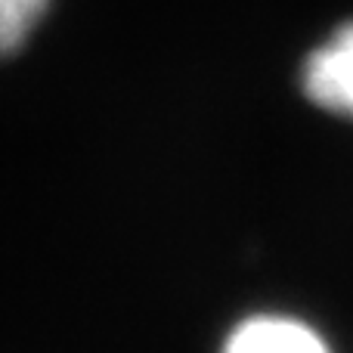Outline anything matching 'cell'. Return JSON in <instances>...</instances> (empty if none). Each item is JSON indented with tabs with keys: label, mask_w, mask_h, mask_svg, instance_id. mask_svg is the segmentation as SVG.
Instances as JSON below:
<instances>
[{
	"label": "cell",
	"mask_w": 353,
	"mask_h": 353,
	"mask_svg": "<svg viewBox=\"0 0 353 353\" xmlns=\"http://www.w3.org/2000/svg\"><path fill=\"white\" fill-rule=\"evenodd\" d=\"M301 84L319 109L353 118V22L341 25L329 43L307 56Z\"/></svg>",
	"instance_id": "1"
},
{
	"label": "cell",
	"mask_w": 353,
	"mask_h": 353,
	"mask_svg": "<svg viewBox=\"0 0 353 353\" xmlns=\"http://www.w3.org/2000/svg\"><path fill=\"white\" fill-rule=\"evenodd\" d=\"M223 353H332V347L313 325L301 319L261 313L232 329Z\"/></svg>",
	"instance_id": "2"
},
{
	"label": "cell",
	"mask_w": 353,
	"mask_h": 353,
	"mask_svg": "<svg viewBox=\"0 0 353 353\" xmlns=\"http://www.w3.org/2000/svg\"><path fill=\"white\" fill-rule=\"evenodd\" d=\"M43 10L47 0H0V59L22 47Z\"/></svg>",
	"instance_id": "3"
}]
</instances>
